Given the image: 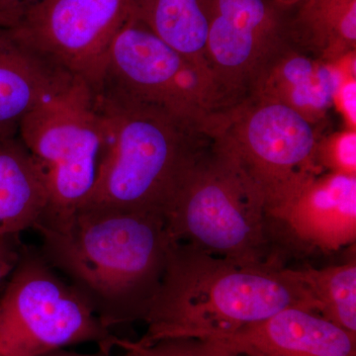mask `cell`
I'll use <instances>...</instances> for the list:
<instances>
[{"instance_id": "cell-7", "label": "cell", "mask_w": 356, "mask_h": 356, "mask_svg": "<svg viewBox=\"0 0 356 356\" xmlns=\"http://www.w3.org/2000/svg\"><path fill=\"white\" fill-rule=\"evenodd\" d=\"M213 142L261 192L266 215L318 173V129L280 103L247 95L208 119Z\"/></svg>"}, {"instance_id": "cell-11", "label": "cell", "mask_w": 356, "mask_h": 356, "mask_svg": "<svg viewBox=\"0 0 356 356\" xmlns=\"http://www.w3.org/2000/svg\"><path fill=\"white\" fill-rule=\"evenodd\" d=\"M267 218L270 234L274 228L283 229L304 248L327 254L355 245L356 177L318 173Z\"/></svg>"}, {"instance_id": "cell-22", "label": "cell", "mask_w": 356, "mask_h": 356, "mask_svg": "<svg viewBox=\"0 0 356 356\" xmlns=\"http://www.w3.org/2000/svg\"><path fill=\"white\" fill-rule=\"evenodd\" d=\"M21 235L0 236V285L10 277L24 250Z\"/></svg>"}, {"instance_id": "cell-16", "label": "cell", "mask_w": 356, "mask_h": 356, "mask_svg": "<svg viewBox=\"0 0 356 356\" xmlns=\"http://www.w3.org/2000/svg\"><path fill=\"white\" fill-rule=\"evenodd\" d=\"M292 44L334 63L356 51V0H301L290 8Z\"/></svg>"}, {"instance_id": "cell-9", "label": "cell", "mask_w": 356, "mask_h": 356, "mask_svg": "<svg viewBox=\"0 0 356 356\" xmlns=\"http://www.w3.org/2000/svg\"><path fill=\"white\" fill-rule=\"evenodd\" d=\"M131 13L132 0H39L8 31L96 91L106 74L110 47Z\"/></svg>"}, {"instance_id": "cell-4", "label": "cell", "mask_w": 356, "mask_h": 356, "mask_svg": "<svg viewBox=\"0 0 356 356\" xmlns=\"http://www.w3.org/2000/svg\"><path fill=\"white\" fill-rule=\"evenodd\" d=\"M165 220L175 242L238 264H281L270 252L261 192L213 140L185 175Z\"/></svg>"}, {"instance_id": "cell-8", "label": "cell", "mask_w": 356, "mask_h": 356, "mask_svg": "<svg viewBox=\"0 0 356 356\" xmlns=\"http://www.w3.org/2000/svg\"><path fill=\"white\" fill-rule=\"evenodd\" d=\"M102 84L204 125L233 104L207 65L180 55L132 17L110 47Z\"/></svg>"}, {"instance_id": "cell-6", "label": "cell", "mask_w": 356, "mask_h": 356, "mask_svg": "<svg viewBox=\"0 0 356 356\" xmlns=\"http://www.w3.org/2000/svg\"><path fill=\"white\" fill-rule=\"evenodd\" d=\"M116 339L40 248L25 245L0 296V356H44L81 343L112 353Z\"/></svg>"}, {"instance_id": "cell-20", "label": "cell", "mask_w": 356, "mask_h": 356, "mask_svg": "<svg viewBox=\"0 0 356 356\" xmlns=\"http://www.w3.org/2000/svg\"><path fill=\"white\" fill-rule=\"evenodd\" d=\"M316 165L321 172L356 177V130L344 128L318 137Z\"/></svg>"}, {"instance_id": "cell-1", "label": "cell", "mask_w": 356, "mask_h": 356, "mask_svg": "<svg viewBox=\"0 0 356 356\" xmlns=\"http://www.w3.org/2000/svg\"><path fill=\"white\" fill-rule=\"evenodd\" d=\"M35 231L46 261L67 277L109 330L144 321L172 238L165 218L100 206ZM113 332V331H112Z\"/></svg>"}, {"instance_id": "cell-3", "label": "cell", "mask_w": 356, "mask_h": 356, "mask_svg": "<svg viewBox=\"0 0 356 356\" xmlns=\"http://www.w3.org/2000/svg\"><path fill=\"white\" fill-rule=\"evenodd\" d=\"M95 95L105 147L95 187L83 206L165 218L185 175L211 144L205 125L106 84Z\"/></svg>"}, {"instance_id": "cell-23", "label": "cell", "mask_w": 356, "mask_h": 356, "mask_svg": "<svg viewBox=\"0 0 356 356\" xmlns=\"http://www.w3.org/2000/svg\"><path fill=\"white\" fill-rule=\"evenodd\" d=\"M39 0H0V30H9Z\"/></svg>"}, {"instance_id": "cell-5", "label": "cell", "mask_w": 356, "mask_h": 356, "mask_svg": "<svg viewBox=\"0 0 356 356\" xmlns=\"http://www.w3.org/2000/svg\"><path fill=\"white\" fill-rule=\"evenodd\" d=\"M17 133L48 192V209L40 224L64 221L88 200L104 153L95 91L72 77L26 115Z\"/></svg>"}, {"instance_id": "cell-17", "label": "cell", "mask_w": 356, "mask_h": 356, "mask_svg": "<svg viewBox=\"0 0 356 356\" xmlns=\"http://www.w3.org/2000/svg\"><path fill=\"white\" fill-rule=\"evenodd\" d=\"M211 6L212 0H132L131 17L180 55L208 67Z\"/></svg>"}, {"instance_id": "cell-24", "label": "cell", "mask_w": 356, "mask_h": 356, "mask_svg": "<svg viewBox=\"0 0 356 356\" xmlns=\"http://www.w3.org/2000/svg\"><path fill=\"white\" fill-rule=\"evenodd\" d=\"M44 356H112V353L99 350L97 353H76V351H70L65 350V348H62V350L51 351V353Z\"/></svg>"}, {"instance_id": "cell-19", "label": "cell", "mask_w": 356, "mask_h": 356, "mask_svg": "<svg viewBox=\"0 0 356 356\" xmlns=\"http://www.w3.org/2000/svg\"><path fill=\"white\" fill-rule=\"evenodd\" d=\"M115 346L123 350L121 356H243L215 339L197 337H172L140 343L117 337Z\"/></svg>"}, {"instance_id": "cell-25", "label": "cell", "mask_w": 356, "mask_h": 356, "mask_svg": "<svg viewBox=\"0 0 356 356\" xmlns=\"http://www.w3.org/2000/svg\"><path fill=\"white\" fill-rule=\"evenodd\" d=\"M271 1H273L274 3H276L277 6H280L281 1H282V0H271Z\"/></svg>"}, {"instance_id": "cell-13", "label": "cell", "mask_w": 356, "mask_h": 356, "mask_svg": "<svg viewBox=\"0 0 356 356\" xmlns=\"http://www.w3.org/2000/svg\"><path fill=\"white\" fill-rule=\"evenodd\" d=\"M341 76L339 60L324 62L290 44L264 67L248 95L284 105L318 129L329 118Z\"/></svg>"}, {"instance_id": "cell-2", "label": "cell", "mask_w": 356, "mask_h": 356, "mask_svg": "<svg viewBox=\"0 0 356 356\" xmlns=\"http://www.w3.org/2000/svg\"><path fill=\"white\" fill-rule=\"evenodd\" d=\"M294 306L316 312L310 295L281 264H238L172 240L143 321L146 334L137 341L219 339Z\"/></svg>"}, {"instance_id": "cell-14", "label": "cell", "mask_w": 356, "mask_h": 356, "mask_svg": "<svg viewBox=\"0 0 356 356\" xmlns=\"http://www.w3.org/2000/svg\"><path fill=\"white\" fill-rule=\"evenodd\" d=\"M72 79L0 30V132L17 133L26 115Z\"/></svg>"}, {"instance_id": "cell-12", "label": "cell", "mask_w": 356, "mask_h": 356, "mask_svg": "<svg viewBox=\"0 0 356 356\" xmlns=\"http://www.w3.org/2000/svg\"><path fill=\"white\" fill-rule=\"evenodd\" d=\"M215 341L243 356H356V336L302 307L270 317Z\"/></svg>"}, {"instance_id": "cell-10", "label": "cell", "mask_w": 356, "mask_h": 356, "mask_svg": "<svg viewBox=\"0 0 356 356\" xmlns=\"http://www.w3.org/2000/svg\"><path fill=\"white\" fill-rule=\"evenodd\" d=\"M290 9L271 0H212L208 67L231 103L250 92L262 70L293 44Z\"/></svg>"}, {"instance_id": "cell-15", "label": "cell", "mask_w": 356, "mask_h": 356, "mask_svg": "<svg viewBox=\"0 0 356 356\" xmlns=\"http://www.w3.org/2000/svg\"><path fill=\"white\" fill-rule=\"evenodd\" d=\"M16 134L0 132V236L35 231L49 206L43 177Z\"/></svg>"}, {"instance_id": "cell-18", "label": "cell", "mask_w": 356, "mask_h": 356, "mask_svg": "<svg viewBox=\"0 0 356 356\" xmlns=\"http://www.w3.org/2000/svg\"><path fill=\"white\" fill-rule=\"evenodd\" d=\"M316 304L323 318L356 336V261L313 268H288Z\"/></svg>"}, {"instance_id": "cell-21", "label": "cell", "mask_w": 356, "mask_h": 356, "mask_svg": "<svg viewBox=\"0 0 356 356\" xmlns=\"http://www.w3.org/2000/svg\"><path fill=\"white\" fill-rule=\"evenodd\" d=\"M356 51L339 58L343 76L332 102L344 123V128L356 130Z\"/></svg>"}]
</instances>
